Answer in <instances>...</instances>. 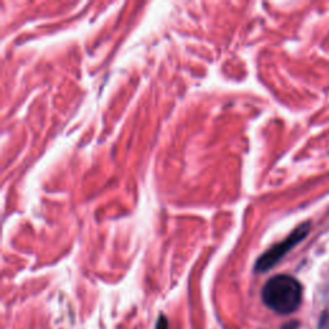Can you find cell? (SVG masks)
I'll return each mask as SVG.
<instances>
[{
    "label": "cell",
    "mask_w": 329,
    "mask_h": 329,
    "mask_svg": "<svg viewBox=\"0 0 329 329\" xmlns=\"http://www.w3.org/2000/svg\"><path fill=\"white\" fill-rule=\"evenodd\" d=\"M261 298L277 314H292L302 302V285L291 275H274L263 287Z\"/></svg>",
    "instance_id": "6da1fadb"
},
{
    "label": "cell",
    "mask_w": 329,
    "mask_h": 329,
    "mask_svg": "<svg viewBox=\"0 0 329 329\" xmlns=\"http://www.w3.org/2000/svg\"><path fill=\"white\" fill-rule=\"evenodd\" d=\"M309 231H310V224H301L300 227L296 228L288 237L285 238L284 241L273 246L270 249H267L266 252L263 253L259 257V260L255 263V271L256 273H265V271L270 270L271 267L275 266L295 246L304 241L309 234Z\"/></svg>",
    "instance_id": "7a4b0ae2"
},
{
    "label": "cell",
    "mask_w": 329,
    "mask_h": 329,
    "mask_svg": "<svg viewBox=\"0 0 329 329\" xmlns=\"http://www.w3.org/2000/svg\"><path fill=\"white\" fill-rule=\"evenodd\" d=\"M154 329H170L168 328L167 318H166L164 314L158 316V320H157V323H156V328Z\"/></svg>",
    "instance_id": "3957f363"
}]
</instances>
